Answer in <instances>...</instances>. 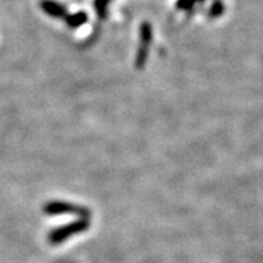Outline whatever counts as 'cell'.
Returning <instances> with one entry per match:
<instances>
[{"label": "cell", "instance_id": "cell-2", "mask_svg": "<svg viewBox=\"0 0 263 263\" xmlns=\"http://www.w3.org/2000/svg\"><path fill=\"white\" fill-rule=\"evenodd\" d=\"M153 41V28L149 25L148 22H144L140 26V47L136 55V67L141 69L142 66L145 65L146 58H148L149 45Z\"/></svg>", "mask_w": 263, "mask_h": 263}, {"label": "cell", "instance_id": "cell-9", "mask_svg": "<svg viewBox=\"0 0 263 263\" xmlns=\"http://www.w3.org/2000/svg\"><path fill=\"white\" fill-rule=\"evenodd\" d=\"M200 2H204V0H195V3H200Z\"/></svg>", "mask_w": 263, "mask_h": 263}, {"label": "cell", "instance_id": "cell-5", "mask_svg": "<svg viewBox=\"0 0 263 263\" xmlns=\"http://www.w3.org/2000/svg\"><path fill=\"white\" fill-rule=\"evenodd\" d=\"M87 21H89V16H87L86 12H83V11L74 12V14H67V16L65 17L66 25L69 26L70 28H80L81 26L87 23Z\"/></svg>", "mask_w": 263, "mask_h": 263}, {"label": "cell", "instance_id": "cell-6", "mask_svg": "<svg viewBox=\"0 0 263 263\" xmlns=\"http://www.w3.org/2000/svg\"><path fill=\"white\" fill-rule=\"evenodd\" d=\"M111 0H94V10L100 19H105L107 16V6Z\"/></svg>", "mask_w": 263, "mask_h": 263}, {"label": "cell", "instance_id": "cell-8", "mask_svg": "<svg viewBox=\"0 0 263 263\" xmlns=\"http://www.w3.org/2000/svg\"><path fill=\"white\" fill-rule=\"evenodd\" d=\"M195 6V0H177L176 3V7L179 10H184V11H188L191 8H194Z\"/></svg>", "mask_w": 263, "mask_h": 263}, {"label": "cell", "instance_id": "cell-3", "mask_svg": "<svg viewBox=\"0 0 263 263\" xmlns=\"http://www.w3.org/2000/svg\"><path fill=\"white\" fill-rule=\"evenodd\" d=\"M43 211L49 215L74 214L81 216L82 219H87V216H89V211L86 208L78 207V205L70 204V203H63V201H50L45 205Z\"/></svg>", "mask_w": 263, "mask_h": 263}, {"label": "cell", "instance_id": "cell-7", "mask_svg": "<svg viewBox=\"0 0 263 263\" xmlns=\"http://www.w3.org/2000/svg\"><path fill=\"white\" fill-rule=\"evenodd\" d=\"M223 12H224V4H223L222 0H214L211 4V7H210V10H208V15H210V17L222 16Z\"/></svg>", "mask_w": 263, "mask_h": 263}, {"label": "cell", "instance_id": "cell-4", "mask_svg": "<svg viewBox=\"0 0 263 263\" xmlns=\"http://www.w3.org/2000/svg\"><path fill=\"white\" fill-rule=\"evenodd\" d=\"M39 7L43 12L51 17L57 19H65L67 16V8L63 4L58 3L55 0H41L39 2Z\"/></svg>", "mask_w": 263, "mask_h": 263}, {"label": "cell", "instance_id": "cell-1", "mask_svg": "<svg viewBox=\"0 0 263 263\" xmlns=\"http://www.w3.org/2000/svg\"><path fill=\"white\" fill-rule=\"evenodd\" d=\"M90 226L89 219H80L77 222L70 223V224L62 226V227H58V229L52 230L49 235V240L51 245H61L69 239L70 236L77 235V234H81V232L86 231Z\"/></svg>", "mask_w": 263, "mask_h": 263}]
</instances>
